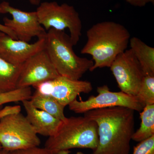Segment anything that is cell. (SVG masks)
Listing matches in <instances>:
<instances>
[{
	"mask_svg": "<svg viewBox=\"0 0 154 154\" xmlns=\"http://www.w3.org/2000/svg\"><path fill=\"white\" fill-rule=\"evenodd\" d=\"M21 107L20 105L7 106L0 110V119L21 113Z\"/></svg>",
	"mask_w": 154,
	"mask_h": 154,
	"instance_id": "cell-22",
	"label": "cell"
},
{
	"mask_svg": "<svg viewBox=\"0 0 154 154\" xmlns=\"http://www.w3.org/2000/svg\"><path fill=\"white\" fill-rule=\"evenodd\" d=\"M22 102L26 117L37 134L50 137L57 133L62 121L36 108L30 100H24Z\"/></svg>",
	"mask_w": 154,
	"mask_h": 154,
	"instance_id": "cell-13",
	"label": "cell"
},
{
	"mask_svg": "<svg viewBox=\"0 0 154 154\" xmlns=\"http://www.w3.org/2000/svg\"><path fill=\"white\" fill-rule=\"evenodd\" d=\"M0 31L10 36L14 39H18L16 34L12 30H11L10 28L6 27L4 24H2L1 23H0Z\"/></svg>",
	"mask_w": 154,
	"mask_h": 154,
	"instance_id": "cell-24",
	"label": "cell"
},
{
	"mask_svg": "<svg viewBox=\"0 0 154 154\" xmlns=\"http://www.w3.org/2000/svg\"><path fill=\"white\" fill-rule=\"evenodd\" d=\"M141 112L140 127L132 137V140L139 142L154 135V104L146 105Z\"/></svg>",
	"mask_w": 154,
	"mask_h": 154,
	"instance_id": "cell-17",
	"label": "cell"
},
{
	"mask_svg": "<svg viewBox=\"0 0 154 154\" xmlns=\"http://www.w3.org/2000/svg\"><path fill=\"white\" fill-rule=\"evenodd\" d=\"M32 105L39 110L45 111L63 122L67 117L64 114V106L53 98L34 92L30 99Z\"/></svg>",
	"mask_w": 154,
	"mask_h": 154,
	"instance_id": "cell-16",
	"label": "cell"
},
{
	"mask_svg": "<svg viewBox=\"0 0 154 154\" xmlns=\"http://www.w3.org/2000/svg\"><path fill=\"white\" fill-rule=\"evenodd\" d=\"M0 154H12L11 151H9L6 150L1 149L0 150Z\"/></svg>",
	"mask_w": 154,
	"mask_h": 154,
	"instance_id": "cell-27",
	"label": "cell"
},
{
	"mask_svg": "<svg viewBox=\"0 0 154 154\" xmlns=\"http://www.w3.org/2000/svg\"><path fill=\"white\" fill-rule=\"evenodd\" d=\"M33 126L22 113L0 119V144L9 151L38 146L41 141Z\"/></svg>",
	"mask_w": 154,
	"mask_h": 154,
	"instance_id": "cell-6",
	"label": "cell"
},
{
	"mask_svg": "<svg viewBox=\"0 0 154 154\" xmlns=\"http://www.w3.org/2000/svg\"><path fill=\"white\" fill-rule=\"evenodd\" d=\"M99 143L96 122L86 117L72 116L62 122L57 132L48 137L45 147L52 152L72 149H89L94 151Z\"/></svg>",
	"mask_w": 154,
	"mask_h": 154,
	"instance_id": "cell-4",
	"label": "cell"
},
{
	"mask_svg": "<svg viewBox=\"0 0 154 154\" xmlns=\"http://www.w3.org/2000/svg\"><path fill=\"white\" fill-rule=\"evenodd\" d=\"M31 88H17L14 91L0 94V107L10 102H22L30 100L32 96Z\"/></svg>",
	"mask_w": 154,
	"mask_h": 154,
	"instance_id": "cell-19",
	"label": "cell"
},
{
	"mask_svg": "<svg viewBox=\"0 0 154 154\" xmlns=\"http://www.w3.org/2000/svg\"><path fill=\"white\" fill-rule=\"evenodd\" d=\"M130 49L140 64L145 76H154V48L137 37L131 38Z\"/></svg>",
	"mask_w": 154,
	"mask_h": 154,
	"instance_id": "cell-14",
	"label": "cell"
},
{
	"mask_svg": "<svg viewBox=\"0 0 154 154\" xmlns=\"http://www.w3.org/2000/svg\"><path fill=\"white\" fill-rule=\"evenodd\" d=\"M131 5L135 7L142 8L148 4H154V0H124Z\"/></svg>",
	"mask_w": 154,
	"mask_h": 154,
	"instance_id": "cell-23",
	"label": "cell"
},
{
	"mask_svg": "<svg viewBox=\"0 0 154 154\" xmlns=\"http://www.w3.org/2000/svg\"><path fill=\"white\" fill-rule=\"evenodd\" d=\"M132 154H154V135L140 142L134 147Z\"/></svg>",
	"mask_w": 154,
	"mask_h": 154,
	"instance_id": "cell-20",
	"label": "cell"
},
{
	"mask_svg": "<svg viewBox=\"0 0 154 154\" xmlns=\"http://www.w3.org/2000/svg\"><path fill=\"white\" fill-rule=\"evenodd\" d=\"M2 146H1V144H0V150L2 149Z\"/></svg>",
	"mask_w": 154,
	"mask_h": 154,
	"instance_id": "cell-29",
	"label": "cell"
},
{
	"mask_svg": "<svg viewBox=\"0 0 154 154\" xmlns=\"http://www.w3.org/2000/svg\"><path fill=\"white\" fill-rule=\"evenodd\" d=\"M98 94L85 101L75 99L68 105L69 109L76 113H85L90 110L114 107H123L141 112L144 106L136 96L120 92L110 91L106 85L97 88Z\"/></svg>",
	"mask_w": 154,
	"mask_h": 154,
	"instance_id": "cell-7",
	"label": "cell"
},
{
	"mask_svg": "<svg viewBox=\"0 0 154 154\" xmlns=\"http://www.w3.org/2000/svg\"><path fill=\"white\" fill-rule=\"evenodd\" d=\"M22 65H14L0 57V94L17 89Z\"/></svg>",
	"mask_w": 154,
	"mask_h": 154,
	"instance_id": "cell-15",
	"label": "cell"
},
{
	"mask_svg": "<svg viewBox=\"0 0 154 154\" xmlns=\"http://www.w3.org/2000/svg\"><path fill=\"white\" fill-rule=\"evenodd\" d=\"M136 97L144 107L154 104V76H144Z\"/></svg>",
	"mask_w": 154,
	"mask_h": 154,
	"instance_id": "cell-18",
	"label": "cell"
},
{
	"mask_svg": "<svg viewBox=\"0 0 154 154\" xmlns=\"http://www.w3.org/2000/svg\"><path fill=\"white\" fill-rule=\"evenodd\" d=\"M110 68L120 91L136 96L145 75L132 51L126 49L119 54Z\"/></svg>",
	"mask_w": 154,
	"mask_h": 154,
	"instance_id": "cell-9",
	"label": "cell"
},
{
	"mask_svg": "<svg viewBox=\"0 0 154 154\" xmlns=\"http://www.w3.org/2000/svg\"><path fill=\"white\" fill-rule=\"evenodd\" d=\"M45 37L33 43L15 39L4 34L0 36V57L14 65L22 64L28 59L45 49Z\"/></svg>",
	"mask_w": 154,
	"mask_h": 154,
	"instance_id": "cell-12",
	"label": "cell"
},
{
	"mask_svg": "<svg viewBox=\"0 0 154 154\" xmlns=\"http://www.w3.org/2000/svg\"><path fill=\"white\" fill-rule=\"evenodd\" d=\"M60 75L45 49L28 59L22 65L17 88H28L55 79Z\"/></svg>",
	"mask_w": 154,
	"mask_h": 154,
	"instance_id": "cell-11",
	"label": "cell"
},
{
	"mask_svg": "<svg viewBox=\"0 0 154 154\" xmlns=\"http://www.w3.org/2000/svg\"><path fill=\"white\" fill-rule=\"evenodd\" d=\"M0 14L12 16V19H3L4 25L15 33L18 40L28 42L33 37L46 36L47 31L39 23L36 11L25 12L3 2L0 4Z\"/></svg>",
	"mask_w": 154,
	"mask_h": 154,
	"instance_id": "cell-8",
	"label": "cell"
},
{
	"mask_svg": "<svg viewBox=\"0 0 154 154\" xmlns=\"http://www.w3.org/2000/svg\"><path fill=\"white\" fill-rule=\"evenodd\" d=\"M130 36L125 26L112 21L99 22L89 28L81 53L92 56L94 65L91 71L110 67L116 57L127 49Z\"/></svg>",
	"mask_w": 154,
	"mask_h": 154,
	"instance_id": "cell-2",
	"label": "cell"
},
{
	"mask_svg": "<svg viewBox=\"0 0 154 154\" xmlns=\"http://www.w3.org/2000/svg\"><path fill=\"white\" fill-rule=\"evenodd\" d=\"M70 152L69 151V150L60 151L55 152H53V154H70ZM76 154H85L81 152H78Z\"/></svg>",
	"mask_w": 154,
	"mask_h": 154,
	"instance_id": "cell-25",
	"label": "cell"
},
{
	"mask_svg": "<svg viewBox=\"0 0 154 154\" xmlns=\"http://www.w3.org/2000/svg\"><path fill=\"white\" fill-rule=\"evenodd\" d=\"M134 111L127 107H114L84 113L98 127L99 143L92 154H129L134 132Z\"/></svg>",
	"mask_w": 154,
	"mask_h": 154,
	"instance_id": "cell-1",
	"label": "cell"
},
{
	"mask_svg": "<svg viewBox=\"0 0 154 154\" xmlns=\"http://www.w3.org/2000/svg\"><path fill=\"white\" fill-rule=\"evenodd\" d=\"M4 34H5V33H3L2 32L0 31V36H2V35H4Z\"/></svg>",
	"mask_w": 154,
	"mask_h": 154,
	"instance_id": "cell-28",
	"label": "cell"
},
{
	"mask_svg": "<svg viewBox=\"0 0 154 154\" xmlns=\"http://www.w3.org/2000/svg\"><path fill=\"white\" fill-rule=\"evenodd\" d=\"M33 87L35 92L53 98L65 107L76 99L81 94H88L93 90L90 82L72 79L60 75Z\"/></svg>",
	"mask_w": 154,
	"mask_h": 154,
	"instance_id": "cell-10",
	"label": "cell"
},
{
	"mask_svg": "<svg viewBox=\"0 0 154 154\" xmlns=\"http://www.w3.org/2000/svg\"><path fill=\"white\" fill-rule=\"evenodd\" d=\"M31 4L34 5H38L40 4L41 0H29Z\"/></svg>",
	"mask_w": 154,
	"mask_h": 154,
	"instance_id": "cell-26",
	"label": "cell"
},
{
	"mask_svg": "<svg viewBox=\"0 0 154 154\" xmlns=\"http://www.w3.org/2000/svg\"><path fill=\"white\" fill-rule=\"evenodd\" d=\"M39 23L46 30L51 28L64 31L68 29L73 45H76L82 36V20L74 6L66 3L45 2L36 10Z\"/></svg>",
	"mask_w": 154,
	"mask_h": 154,
	"instance_id": "cell-5",
	"label": "cell"
},
{
	"mask_svg": "<svg viewBox=\"0 0 154 154\" xmlns=\"http://www.w3.org/2000/svg\"><path fill=\"white\" fill-rule=\"evenodd\" d=\"M11 152L12 154H53L52 152L46 148H40L38 146Z\"/></svg>",
	"mask_w": 154,
	"mask_h": 154,
	"instance_id": "cell-21",
	"label": "cell"
},
{
	"mask_svg": "<svg viewBox=\"0 0 154 154\" xmlns=\"http://www.w3.org/2000/svg\"><path fill=\"white\" fill-rule=\"evenodd\" d=\"M69 36L64 31L51 28L45 36V49L59 75L80 80L86 72L91 71L94 62L76 55Z\"/></svg>",
	"mask_w": 154,
	"mask_h": 154,
	"instance_id": "cell-3",
	"label": "cell"
}]
</instances>
